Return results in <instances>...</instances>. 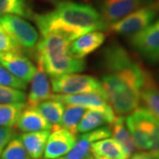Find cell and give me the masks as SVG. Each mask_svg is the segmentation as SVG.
Wrapping results in <instances>:
<instances>
[{
  "instance_id": "obj_33",
  "label": "cell",
  "mask_w": 159,
  "mask_h": 159,
  "mask_svg": "<svg viewBox=\"0 0 159 159\" xmlns=\"http://www.w3.org/2000/svg\"><path fill=\"white\" fill-rule=\"evenodd\" d=\"M85 159H96V158H95V157H94L93 155H89V156H88Z\"/></svg>"
},
{
  "instance_id": "obj_23",
  "label": "cell",
  "mask_w": 159,
  "mask_h": 159,
  "mask_svg": "<svg viewBox=\"0 0 159 159\" xmlns=\"http://www.w3.org/2000/svg\"><path fill=\"white\" fill-rule=\"evenodd\" d=\"M26 106V102L0 104V126L11 128L15 126L19 117Z\"/></svg>"
},
{
  "instance_id": "obj_15",
  "label": "cell",
  "mask_w": 159,
  "mask_h": 159,
  "mask_svg": "<svg viewBox=\"0 0 159 159\" xmlns=\"http://www.w3.org/2000/svg\"><path fill=\"white\" fill-rule=\"evenodd\" d=\"M105 38L106 35L102 31H94L81 35L70 43L69 53L73 57L84 59V57L100 48Z\"/></svg>"
},
{
  "instance_id": "obj_27",
  "label": "cell",
  "mask_w": 159,
  "mask_h": 159,
  "mask_svg": "<svg viewBox=\"0 0 159 159\" xmlns=\"http://www.w3.org/2000/svg\"><path fill=\"white\" fill-rule=\"evenodd\" d=\"M26 100L27 94L25 91L0 85V104L23 102Z\"/></svg>"
},
{
  "instance_id": "obj_17",
  "label": "cell",
  "mask_w": 159,
  "mask_h": 159,
  "mask_svg": "<svg viewBox=\"0 0 159 159\" xmlns=\"http://www.w3.org/2000/svg\"><path fill=\"white\" fill-rule=\"evenodd\" d=\"M50 134V130H43L22 133L19 137L31 158L42 159L43 157L46 142Z\"/></svg>"
},
{
  "instance_id": "obj_10",
  "label": "cell",
  "mask_w": 159,
  "mask_h": 159,
  "mask_svg": "<svg viewBox=\"0 0 159 159\" xmlns=\"http://www.w3.org/2000/svg\"><path fill=\"white\" fill-rule=\"evenodd\" d=\"M0 65L19 80L29 83L36 71V66L23 52L19 51L0 52Z\"/></svg>"
},
{
  "instance_id": "obj_8",
  "label": "cell",
  "mask_w": 159,
  "mask_h": 159,
  "mask_svg": "<svg viewBox=\"0 0 159 159\" xmlns=\"http://www.w3.org/2000/svg\"><path fill=\"white\" fill-rule=\"evenodd\" d=\"M133 50L150 63L159 62V18L142 31L129 37Z\"/></svg>"
},
{
  "instance_id": "obj_34",
  "label": "cell",
  "mask_w": 159,
  "mask_h": 159,
  "mask_svg": "<svg viewBox=\"0 0 159 159\" xmlns=\"http://www.w3.org/2000/svg\"><path fill=\"white\" fill-rule=\"evenodd\" d=\"M154 4H155V5L159 8V0H156V1L154 2Z\"/></svg>"
},
{
  "instance_id": "obj_16",
  "label": "cell",
  "mask_w": 159,
  "mask_h": 159,
  "mask_svg": "<svg viewBox=\"0 0 159 159\" xmlns=\"http://www.w3.org/2000/svg\"><path fill=\"white\" fill-rule=\"evenodd\" d=\"M18 130L22 133H31L37 131L50 130L52 125L40 113L36 107L26 106L19 117L16 125Z\"/></svg>"
},
{
  "instance_id": "obj_31",
  "label": "cell",
  "mask_w": 159,
  "mask_h": 159,
  "mask_svg": "<svg viewBox=\"0 0 159 159\" xmlns=\"http://www.w3.org/2000/svg\"><path fill=\"white\" fill-rule=\"evenodd\" d=\"M129 159H157V157L152 151H139L132 155Z\"/></svg>"
},
{
  "instance_id": "obj_25",
  "label": "cell",
  "mask_w": 159,
  "mask_h": 159,
  "mask_svg": "<svg viewBox=\"0 0 159 159\" xmlns=\"http://www.w3.org/2000/svg\"><path fill=\"white\" fill-rule=\"evenodd\" d=\"M0 157L1 159H32L19 136H14L9 142Z\"/></svg>"
},
{
  "instance_id": "obj_9",
  "label": "cell",
  "mask_w": 159,
  "mask_h": 159,
  "mask_svg": "<svg viewBox=\"0 0 159 159\" xmlns=\"http://www.w3.org/2000/svg\"><path fill=\"white\" fill-rule=\"evenodd\" d=\"M51 99L57 100L64 104H73L82 107L86 110L99 111L102 113L106 114L113 122L117 117L106 98L97 93H83L77 95L55 94L52 95Z\"/></svg>"
},
{
  "instance_id": "obj_18",
  "label": "cell",
  "mask_w": 159,
  "mask_h": 159,
  "mask_svg": "<svg viewBox=\"0 0 159 159\" xmlns=\"http://www.w3.org/2000/svg\"><path fill=\"white\" fill-rule=\"evenodd\" d=\"M90 152L93 156L108 159H129L124 148L113 138H106L91 144Z\"/></svg>"
},
{
  "instance_id": "obj_3",
  "label": "cell",
  "mask_w": 159,
  "mask_h": 159,
  "mask_svg": "<svg viewBox=\"0 0 159 159\" xmlns=\"http://www.w3.org/2000/svg\"><path fill=\"white\" fill-rule=\"evenodd\" d=\"M107 101L117 116L129 115L140 107L141 91L119 75L105 73L101 77Z\"/></svg>"
},
{
  "instance_id": "obj_32",
  "label": "cell",
  "mask_w": 159,
  "mask_h": 159,
  "mask_svg": "<svg viewBox=\"0 0 159 159\" xmlns=\"http://www.w3.org/2000/svg\"><path fill=\"white\" fill-rule=\"evenodd\" d=\"M34 1H38V2H41V3H43V4H48V5H51V6H56L62 0H34Z\"/></svg>"
},
{
  "instance_id": "obj_14",
  "label": "cell",
  "mask_w": 159,
  "mask_h": 159,
  "mask_svg": "<svg viewBox=\"0 0 159 159\" xmlns=\"http://www.w3.org/2000/svg\"><path fill=\"white\" fill-rule=\"evenodd\" d=\"M51 82L44 70L37 64L36 71L31 80L29 95L27 96V105L36 107L39 103L51 99Z\"/></svg>"
},
{
  "instance_id": "obj_35",
  "label": "cell",
  "mask_w": 159,
  "mask_h": 159,
  "mask_svg": "<svg viewBox=\"0 0 159 159\" xmlns=\"http://www.w3.org/2000/svg\"><path fill=\"white\" fill-rule=\"evenodd\" d=\"M95 157V158L96 159H108V158H105V157H97V156H94Z\"/></svg>"
},
{
  "instance_id": "obj_13",
  "label": "cell",
  "mask_w": 159,
  "mask_h": 159,
  "mask_svg": "<svg viewBox=\"0 0 159 159\" xmlns=\"http://www.w3.org/2000/svg\"><path fill=\"white\" fill-rule=\"evenodd\" d=\"M111 136V129L110 126H102L95 130L82 134L77 138L76 143L68 153L57 159H85L91 154V144Z\"/></svg>"
},
{
  "instance_id": "obj_37",
  "label": "cell",
  "mask_w": 159,
  "mask_h": 159,
  "mask_svg": "<svg viewBox=\"0 0 159 159\" xmlns=\"http://www.w3.org/2000/svg\"><path fill=\"white\" fill-rule=\"evenodd\" d=\"M82 1H85V2H87V1H90V0H82Z\"/></svg>"
},
{
  "instance_id": "obj_12",
  "label": "cell",
  "mask_w": 159,
  "mask_h": 159,
  "mask_svg": "<svg viewBox=\"0 0 159 159\" xmlns=\"http://www.w3.org/2000/svg\"><path fill=\"white\" fill-rule=\"evenodd\" d=\"M76 141V134L70 131L61 126L52 128L46 142L43 158L57 159L64 157L74 148Z\"/></svg>"
},
{
  "instance_id": "obj_4",
  "label": "cell",
  "mask_w": 159,
  "mask_h": 159,
  "mask_svg": "<svg viewBox=\"0 0 159 159\" xmlns=\"http://www.w3.org/2000/svg\"><path fill=\"white\" fill-rule=\"evenodd\" d=\"M137 149L159 151V119L145 107H139L125 118Z\"/></svg>"
},
{
  "instance_id": "obj_11",
  "label": "cell",
  "mask_w": 159,
  "mask_h": 159,
  "mask_svg": "<svg viewBox=\"0 0 159 159\" xmlns=\"http://www.w3.org/2000/svg\"><path fill=\"white\" fill-rule=\"evenodd\" d=\"M150 3L151 0H100L98 11L109 26Z\"/></svg>"
},
{
  "instance_id": "obj_20",
  "label": "cell",
  "mask_w": 159,
  "mask_h": 159,
  "mask_svg": "<svg viewBox=\"0 0 159 159\" xmlns=\"http://www.w3.org/2000/svg\"><path fill=\"white\" fill-rule=\"evenodd\" d=\"M113 121L109 118L106 114L99 111L86 110L85 113L77 126V134H85L97 128L101 127L103 125H111Z\"/></svg>"
},
{
  "instance_id": "obj_29",
  "label": "cell",
  "mask_w": 159,
  "mask_h": 159,
  "mask_svg": "<svg viewBox=\"0 0 159 159\" xmlns=\"http://www.w3.org/2000/svg\"><path fill=\"white\" fill-rule=\"evenodd\" d=\"M14 51H21L16 45V43L11 39V37L6 34V32L3 29L0 24V52Z\"/></svg>"
},
{
  "instance_id": "obj_28",
  "label": "cell",
  "mask_w": 159,
  "mask_h": 159,
  "mask_svg": "<svg viewBox=\"0 0 159 159\" xmlns=\"http://www.w3.org/2000/svg\"><path fill=\"white\" fill-rule=\"evenodd\" d=\"M0 85L12 88V89H17L23 91L28 89L27 83L13 76L1 65H0Z\"/></svg>"
},
{
  "instance_id": "obj_21",
  "label": "cell",
  "mask_w": 159,
  "mask_h": 159,
  "mask_svg": "<svg viewBox=\"0 0 159 159\" xmlns=\"http://www.w3.org/2000/svg\"><path fill=\"white\" fill-rule=\"evenodd\" d=\"M36 108L43 118L52 125V128L60 126L65 111V105L63 102L55 99H50L39 103Z\"/></svg>"
},
{
  "instance_id": "obj_1",
  "label": "cell",
  "mask_w": 159,
  "mask_h": 159,
  "mask_svg": "<svg viewBox=\"0 0 159 159\" xmlns=\"http://www.w3.org/2000/svg\"><path fill=\"white\" fill-rule=\"evenodd\" d=\"M32 20L42 35L56 33L65 36L71 43L81 35L107 30L108 28L94 6L69 0H62L48 12L34 13Z\"/></svg>"
},
{
  "instance_id": "obj_2",
  "label": "cell",
  "mask_w": 159,
  "mask_h": 159,
  "mask_svg": "<svg viewBox=\"0 0 159 159\" xmlns=\"http://www.w3.org/2000/svg\"><path fill=\"white\" fill-rule=\"evenodd\" d=\"M71 42L56 33L42 35L34 49L36 63L51 79L61 75L79 74L86 68L84 59L73 57L69 53Z\"/></svg>"
},
{
  "instance_id": "obj_7",
  "label": "cell",
  "mask_w": 159,
  "mask_h": 159,
  "mask_svg": "<svg viewBox=\"0 0 159 159\" xmlns=\"http://www.w3.org/2000/svg\"><path fill=\"white\" fill-rule=\"evenodd\" d=\"M159 8L154 3L143 6L119 21L110 24L107 31L113 34L132 36L145 29L157 16Z\"/></svg>"
},
{
  "instance_id": "obj_26",
  "label": "cell",
  "mask_w": 159,
  "mask_h": 159,
  "mask_svg": "<svg viewBox=\"0 0 159 159\" xmlns=\"http://www.w3.org/2000/svg\"><path fill=\"white\" fill-rule=\"evenodd\" d=\"M142 102L159 119V88L157 84L149 86L141 92Z\"/></svg>"
},
{
  "instance_id": "obj_19",
  "label": "cell",
  "mask_w": 159,
  "mask_h": 159,
  "mask_svg": "<svg viewBox=\"0 0 159 159\" xmlns=\"http://www.w3.org/2000/svg\"><path fill=\"white\" fill-rule=\"evenodd\" d=\"M111 136L124 148L126 155L130 157L132 155L137 152V147L134 141L128 131L125 122L124 116H117L114 122L111 125Z\"/></svg>"
},
{
  "instance_id": "obj_36",
  "label": "cell",
  "mask_w": 159,
  "mask_h": 159,
  "mask_svg": "<svg viewBox=\"0 0 159 159\" xmlns=\"http://www.w3.org/2000/svg\"><path fill=\"white\" fill-rule=\"evenodd\" d=\"M155 153H156V156H157V159H159V151H157V152H155Z\"/></svg>"
},
{
  "instance_id": "obj_24",
  "label": "cell",
  "mask_w": 159,
  "mask_h": 159,
  "mask_svg": "<svg viewBox=\"0 0 159 159\" xmlns=\"http://www.w3.org/2000/svg\"><path fill=\"white\" fill-rule=\"evenodd\" d=\"M86 109L73 104H66L60 126L77 134V126L85 113Z\"/></svg>"
},
{
  "instance_id": "obj_5",
  "label": "cell",
  "mask_w": 159,
  "mask_h": 159,
  "mask_svg": "<svg viewBox=\"0 0 159 159\" xmlns=\"http://www.w3.org/2000/svg\"><path fill=\"white\" fill-rule=\"evenodd\" d=\"M0 24L23 53L34 51L39 40V33L33 25L16 15L1 16Z\"/></svg>"
},
{
  "instance_id": "obj_30",
  "label": "cell",
  "mask_w": 159,
  "mask_h": 159,
  "mask_svg": "<svg viewBox=\"0 0 159 159\" xmlns=\"http://www.w3.org/2000/svg\"><path fill=\"white\" fill-rule=\"evenodd\" d=\"M15 136V131L11 127L0 126V155L5 149L6 145Z\"/></svg>"
},
{
  "instance_id": "obj_6",
  "label": "cell",
  "mask_w": 159,
  "mask_h": 159,
  "mask_svg": "<svg viewBox=\"0 0 159 159\" xmlns=\"http://www.w3.org/2000/svg\"><path fill=\"white\" fill-rule=\"evenodd\" d=\"M52 90L56 94L77 95L83 93H97L106 98L102 83L90 75L70 74L51 79Z\"/></svg>"
},
{
  "instance_id": "obj_22",
  "label": "cell",
  "mask_w": 159,
  "mask_h": 159,
  "mask_svg": "<svg viewBox=\"0 0 159 159\" xmlns=\"http://www.w3.org/2000/svg\"><path fill=\"white\" fill-rule=\"evenodd\" d=\"M34 12L27 0H0V17L4 15H16L32 19Z\"/></svg>"
}]
</instances>
